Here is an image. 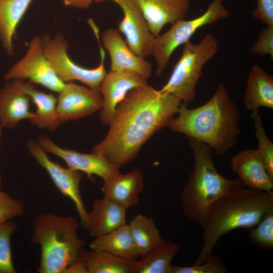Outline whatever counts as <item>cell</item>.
Instances as JSON below:
<instances>
[{"instance_id":"1","label":"cell","mask_w":273,"mask_h":273,"mask_svg":"<svg viewBox=\"0 0 273 273\" xmlns=\"http://www.w3.org/2000/svg\"><path fill=\"white\" fill-rule=\"evenodd\" d=\"M181 103L173 95L148 84L130 90L117 106L107 135L92 152L119 168L126 165L155 132L167 127Z\"/></svg>"},{"instance_id":"2","label":"cell","mask_w":273,"mask_h":273,"mask_svg":"<svg viewBox=\"0 0 273 273\" xmlns=\"http://www.w3.org/2000/svg\"><path fill=\"white\" fill-rule=\"evenodd\" d=\"M187 106L181 103L167 127L207 145L220 156L235 146L240 133V112L223 84L205 104L194 109Z\"/></svg>"},{"instance_id":"3","label":"cell","mask_w":273,"mask_h":273,"mask_svg":"<svg viewBox=\"0 0 273 273\" xmlns=\"http://www.w3.org/2000/svg\"><path fill=\"white\" fill-rule=\"evenodd\" d=\"M273 209V193L242 187L222 196L210 207L202 225L203 245L193 265L205 262L220 238L240 228L256 225Z\"/></svg>"},{"instance_id":"4","label":"cell","mask_w":273,"mask_h":273,"mask_svg":"<svg viewBox=\"0 0 273 273\" xmlns=\"http://www.w3.org/2000/svg\"><path fill=\"white\" fill-rule=\"evenodd\" d=\"M192 148L193 170L180 197L183 211L188 218L202 226L211 206L226 194L245 187L237 178L221 175L212 161V149L207 145L187 138Z\"/></svg>"},{"instance_id":"5","label":"cell","mask_w":273,"mask_h":273,"mask_svg":"<svg viewBox=\"0 0 273 273\" xmlns=\"http://www.w3.org/2000/svg\"><path fill=\"white\" fill-rule=\"evenodd\" d=\"M78 228L73 216L46 213L36 217L32 240L40 248L38 272L64 273L79 257L85 241L78 237Z\"/></svg>"},{"instance_id":"6","label":"cell","mask_w":273,"mask_h":273,"mask_svg":"<svg viewBox=\"0 0 273 273\" xmlns=\"http://www.w3.org/2000/svg\"><path fill=\"white\" fill-rule=\"evenodd\" d=\"M218 49V41L211 33L205 34L197 43L190 40L184 44L180 57L160 90L173 95L187 105L194 101L203 69Z\"/></svg>"},{"instance_id":"7","label":"cell","mask_w":273,"mask_h":273,"mask_svg":"<svg viewBox=\"0 0 273 273\" xmlns=\"http://www.w3.org/2000/svg\"><path fill=\"white\" fill-rule=\"evenodd\" d=\"M223 1L213 0L202 15L191 20L176 22L167 31L155 37L152 56L156 64V76L163 74L174 51L190 41L199 28L229 16L230 11L224 6Z\"/></svg>"},{"instance_id":"8","label":"cell","mask_w":273,"mask_h":273,"mask_svg":"<svg viewBox=\"0 0 273 273\" xmlns=\"http://www.w3.org/2000/svg\"><path fill=\"white\" fill-rule=\"evenodd\" d=\"M100 46L101 61L96 68L88 69L77 65L68 54V43L63 35L42 36L44 53L53 69L64 82L79 81L88 87L99 92L100 85L107 74L105 67V52L96 36Z\"/></svg>"},{"instance_id":"9","label":"cell","mask_w":273,"mask_h":273,"mask_svg":"<svg viewBox=\"0 0 273 273\" xmlns=\"http://www.w3.org/2000/svg\"><path fill=\"white\" fill-rule=\"evenodd\" d=\"M6 81L28 79L57 93L65 83L56 75L45 56L42 37L36 35L30 42L25 55L5 74Z\"/></svg>"},{"instance_id":"10","label":"cell","mask_w":273,"mask_h":273,"mask_svg":"<svg viewBox=\"0 0 273 273\" xmlns=\"http://www.w3.org/2000/svg\"><path fill=\"white\" fill-rule=\"evenodd\" d=\"M27 148L36 162L46 170L58 190L73 202L81 223L85 229L87 224L88 211L85 208L80 190L82 172L68 167L65 168L52 161L46 152L34 141H29Z\"/></svg>"},{"instance_id":"11","label":"cell","mask_w":273,"mask_h":273,"mask_svg":"<svg viewBox=\"0 0 273 273\" xmlns=\"http://www.w3.org/2000/svg\"><path fill=\"white\" fill-rule=\"evenodd\" d=\"M122 9L123 18L118 24L131 50L143 58L153 55L155 37L135 0H110Z\"/></svg>"},{"instance_id":"12","label":"cell","mask_w":273,"mask_h":273,"mask_svg":"<svg viewBox=\"0 0 273 273\" xmlns=\"http://www.w3.org/2000/svg\"><path fill=\"white\" fill-rule=\"evenodd\" d=\"M103 99L100 93L73 81L65 83L57 98V113L59 125L100 111Z\"/></svg>"},{"instance_id":"13","label":"cell","mask_w":273,"mask_h":273,"mask_svg":"<svg viewBox=\"0 0 273 273\" xmlns=\"http://www.w3.org/2000/svg\"><path fill=\"white\" fill-rule=\"evenodd\" d=\"M37 143L46 152L62 158L69 168L84 173L92 179L94 175L104 180L120 172V168L101 153L86 154L62 148L45 135L39 136Z\"/></svg>"},{"instance_id":"14","label":"cell","mask_w":273,"mask_h":273,"mask_svg":"<svg viewBox=\"0 0 273 273\" xmlns=\"http://www.w3.org/2000/svg\"><path fill=\"white\" fill-rule=\"evenodd\" d=\"M147 80L133 72L110 70L107 73L99 88L103 99L99 116L101 122L109 125L117 106L126 94L134 88L147 85Z\"/></svg>"},{"instance_id":"15","label":"cell","mask_w":273,"mask_h":273,"mask_svg":"<svg viewBox=\"0 0 273 273\" xmlns=\"http://www.w3.org/2000/svg\"><path fill=\"white\" fill-rule=\"evenodd\" d=\"M101 38L103 48L110 55V70L135 72L147 80L151 77L152 64L131 50L118 30L107 29L101 33Z\"/></svg>"},{"instance_id":"16","label":"cell","mask_w":273,"mask_h":273,"mask_svg":"<svg viewBox=\"0 0 273 273\" xmlns=\"http://www.w3.org/2000/svg\"><path fill=\"white\" fill-rule=\"evenodd\" d=\"M231 167L245 187L258 191H272L273 179L257 149H244L237 153L231 159Z\"/></svg>"},{"instance_id":"17","label":"cell","mask_w":273,"mask_h":273,"mask_svg":"<svg viewBox=\"0 0 273 273\" xmlns=\"http://www.w3.org/2000/svg\"><path fill=\"white\" fill-rule=\"evenodd\" d=\"M155 37L163 28L183 20L190 9L191 0H135Z\"/></svg>"},{"instance_id":"18","label":"cell","mask_w":273,"mask_h":273,"mask_svg":"<svg viewBox=\"0 0 273 273\" xmlns=\"http://www.w3.org/2000/svg\"><path fill=\"white\" fill-rule=\"evenodd\" d=\"M144 188L143 174L138 169L120 172L103 180L101 191L109 198L126 210L136 205Z\"/></svg>"},{"instance_id":"19","label":"cell","mask_w":273,"mask_h":273,"mask_svg":"<svg viewBox=\"0 0 273 273\" xmlns=\"http://www.w3.org/2000/svg\"><path fill=\"white\" fill-rule=\"evenodd\" d=\"M126 209L104 196L95 200L88 212L85 230L96 238L106 234L127 223Z\"/></svg>"},{"instance_id":"20","label":"cell","mask_w":273,"mask_h":273,"mask_svg":"<svg viewBox=\"0 0 273 273\" xmlns=\"http://www.w3.org/2000/svg\"><path fill=\"white\" fill-rule=\"evenodd\" d=\"M11 83L19 91L28 95L35 105V116L29 120L39 128L55 130L59 125L57 113V98L36 88L33 84L22 79H13Z\"/></svg>"},{"instance_id":"21","label":"cell","mask_w":273,"mask_h":273,"mask_svg":"<svg viewBox=\"0 0 273 273\" xmlns=\"http://www.w3.org/2000/svg\"><path fill=\"white\" fill-rule=\"evenodd\" d=\"M29 96L6 82L0 90V125L14 128L22 120H30L35 116L30 110Z\"/></svg>"},{"instance_id":"22","label":"cell","mask_w":273,"mask_h":273,"mask_svg":"<svg viewBox=\"0 0 273 273\" xmlns=\"http://www.w3.org/2000/svg\"><path fill=\"white\" fill-rule=\"evenodd\" d=\"M245 108L273 109V76L260 66L253 65L248 74L244 95Z\"/></svg>"},{"instance_id":"23","label":"cell","mask_w":273,"mask_h":273,"mask_svg":"<svg viewBox=\"0 0 273 273\" xmlns=\"http://www.w3.org/2000/svg\"><path fill=\"white\" fill-rule=\"evenodd\" d=\"M89 247L129 260H136L141 256L132 240L127 223L95 238L90 243Z\"/></svg>"},{"instance_id":"24","label":"cell","mask_w":273,"mask_h":273,"mask_svg":"<svg viewBox=\"0 0 273 273\" xmlns=\"http://www.w3.org/2000/svg\"><path fill=\"white\" fill-rule=\"evenodd\" d=\"M179 250L177 243L162 239L135 261L133 273H170L172 260Z\"/></svg>"},{"instance_id":"25","label":"cell","mask_w":273,"mask_h":273,"mask_svg":"<svg viewBox=\"0 0 273 273\" xmlns=\"http://www.w3.org/2000/svg\"><path fill=\"white\" fill-rule=\"evenodd\" d=\"M32 0H0V38L9 56L14 53L16 28Z\"/></svg>"},{"instance_id":"26","label":"cell","mask_w":273,"mask_h":273,"mask_svg":"<svg viewBox=\"0 0 273 273\" xmlns=\"http://www.w3.org/2000/svg\"><path fill=\"white\" fill-rule=\"evenodd\" d=\"M80 257L87 273H133L135 260L125 259L109 253L82 249Z\"/></svg>"},{"instance_id":"27","label":"cell","mask_w":273,"mask_h":273,"mask_svg":"<svg viewBox=\"0 0 273 273\" xmlns=\"http://www.w3.org/2000/svg\"><path fill=\"white\" fill-rule=\"evenodd\" d=\"M127 225L141 256L157 245L162 239L154 220L146 215H136Z\"/></svg>"},{"instance_id":"28","label":"cell","mask_w":273,"mask_h":273,"mask_svg":"<svg viewBox=\"0 0 273 273\" xmlns=\"http://www.w3.org/2000/svg\"><path fill=\"white\" fill-rule=\"evenodd\" d=\"M248 238L257 248L269 251L273 248V209L266 212L259 222L249 229Z\"/></svg>"},{"instance_id":"29","label":"cell","mask_w":273,"mask_h":273,"mask_svg":"<svg viewBox=\"0 0 273 273\" xmlns=\"http://www.w3.org/2000/svg\"><path fill=\"white\" fill-rule=\"evenodd\" d=\"M251 117L258 142L257 149L261 156L268 174L273 179V144L265 133L258 110L252 111Z\"/></svg>"},{"instance_id":"30","label":"cell","mask_w":273,"mask_h":273,"mask_svg":"<svg viewBox=\"0 0 273 273\" xmlns=\"http://www.w3.org/2000/svg\"><path fill=\"white\" fill-rule=\"evenodd\" d=\"M16 229L10 220L0 224V273H15L11 246V237Z\"/></svg>"},{"instance_id":"31","label":"cell","mask_w":273,"mask_h":273,"mask_svg":"<svg viewBox=\"0 0 273 273\" xmlns=\"http://www.w3.org/2000/svg\"><path fill=\"white\" fill-rule=\"evenodd\" d=\"M228 269L216 255L212 254L205 262L190 266L171 265L170 273H226Z\"/></svg>"},{"instance_id":"32","label":"cell","mask_w":273,"mask_h":273,"mask_svg":"<svg viewBox=\"0 0 273 273\" xmlns=\"http://www.w3.org/2000/svg\"><path fill=\"white\" fill-rule=\"evenodd\" d=\"M23 212L21 202L0 189V224L22 215Z\"/></svg>"},{"instance_id":"33","label":"cell","mask_w":273,"mask_h":273,"mask_svg":"<svg viewBox=\"0 0 273 273\" xmlns=\"http://www.w3.org/2000/svg\"><path fill=\"white\" fill-rule=\"evenodd\" d=\"M252 54L261 57L269 55L273 59V26H266L261 29L251 48Z\"/></svg>"},{"instance_id":"34","label":"cell","mask_w":273,"mask_h":273,"mask_svg":"<svg viewBox=\"0 0 273 273\" xmlns=\"http://www.w3.org/2000/svg\"><path fill=\"white\" fill-rule=\"evenodd\" d=\"M252 15L265 26H273V0H257Z\"/></svg>"},{"instance_id":"35","label":"cell","mask_w":273,"mask_h":273,"mask_svg":"<svg viewBox=\"0 0 273 273\" xmlns=\"http://www.w3.org/2000/svg\"><path fill=\"white\" fill-rule=\"evenodd\" d=\"M67 6L74 8L87 9L94 2H101L104 0H62Z\"/></svg>"},{"instance_id":"36","label":"cell","mask_w":273,"mask_h":273,"mask_svg":"<svg viewBox=\"0 0 273 273\" xmlns=\"http://www.w3.org/2000/svg\"><path fill=\"white\" fill-rule=\"evenodd\" d=\"M64 273H87V272L83 261L79 256L66 268Z\"/></svg>"},{"instance_id":"37","label":"cell","mask_w":273,"mask_h":273,"mask_svg":"<svg viewBox=\"0 0 273 273\" xmlns=\"http://www.w3.org/2000/svg\"><path fill=\"white\" fill-rule=\"evenodd\" d=\"M2 128L3 127L0 125V140L2 137Z\"/></svg>"},{"instance_id":"38","label":"cell","mask_w":273,"mask_h":273,"mask_svg":"<svg viewBox=\"0 0 273 273\" xmlns=\"http://www.w3.org/2000/svg\"><path fill=\"white\" fill-rule=\"evenodd\" d=\"M1 185H2V178L0 175V189H1Z\"/></svg>"}]
</instances>
